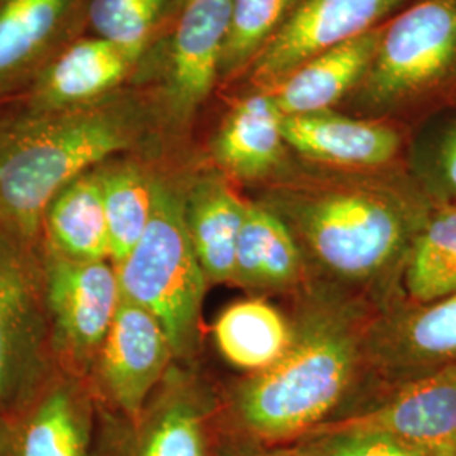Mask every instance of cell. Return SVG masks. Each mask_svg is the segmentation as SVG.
Segmentation results:
<instances>
[{"mask_svg":"<svg viewBox=\"0 0 456 456\" xmlns=\"http://www.w3.org/2000/svg\"><path fill=\"white\" fill-rule=\"evenodd\" d=\"M340 173L282 190L267 208L328 276L360 289L375 288L403 271L436 201L382 169Z\"/></svg>","mask_w":456,"mask_h":456,"instance_id":"6da1fadb","label":"cell"},{"mask_svg":"<svg viewBox=\"0 0 456 456\" xmlns=\"http://www.w3.org/2000/svg\"><path fill=\"white\" fill-rule=\"evenodd\" d=\"M142 132V107L114 94L83 107H26L0 118V230L39 248L53 198Z\"/></svg>","mask_w":456,"mask_h":456,"instance_id":"7a4b0ae2","label":"cell"},{"mask_svg":"<svg viewBox=\"0 0 456 456\" xmlns=\"http://www.w3.org/2000/svg\"><path fill=\"white\" fill-rule=\"evenodd\" d=\"M372 325L360 301L331 299L305 311L286 354L239 387L233 411L240 428L265 443L320 428L352 389Z\"/></svg>","mask_w":456,"mask_h":456,"instance_id":"3957f363","label":"cell"},{"mask_svg":"<svg viewBox=\"0 0 456 456\" xmlns=\"http://www.w3.org/2000/svg\"><path fill=\"white\" fill-rule=\"evenodd\" d=\"M115 269L122 297L163 325L176 355L193 354L208 281L186 230L184 201L163 183L156 181L144 235Z\"/></svg>","mask_w":456,"mask_h":456,"instance_id":"277c9868","label":"cell"},{"mask_svg":"<svg viewBox=\"0 0 456 456\" xmlns=\"http://www.w3.org/2000/svg\"><path fill=\"white\" fill-rule=\"evenodd\" d=\"M456 86V0H418L384 26L365 78L352 92L363 115L399 114Z\"/></svg>","mask_w":456,"mask_h":456,"instance_id":"5b68a950","label":"cell"},{"mask_svg":"<svg viewBox=\"0 0 456 456\" xmlns=\"http://www.w3.org/2000/svg\"><path fill=\"white\" fill-rule=\"evenodd\" d=\"M49 346L41 247L0 230V421L48 386Z\"/></svg>","mask_w":456,"mask_h":456,"instance_id":"8992f818","label":"cell"},{"mask_svg":"<svg viewBox=\"0 0 456 456\" xmlns=\"http://www.w3.org/2000/svg\"><path fill=\"white\" fill-rule=\"evenodd\" d=\"M41 265L51 346L71 362L97 360L122 301L117 269L109 261L69 259L45 244Z\"/></svg>","mask_w":456,"mask_h":456,"instance_id":"52a82bcc","label":"cell"},{"mask_svg":"<svg viewBox=\"0 0 456 456\" xmlns=\"http://www.w3.org/2000/svg\"><path fill=\"white\" fill-rule=\"evenodd\" d=\"M408 0H297L250 65V83L269 92L328 49L382 26Z\"/></svg>","mask_w":456,"mask_h":456,"instance_id":"ba28073f","label":"cell"},{"mask_svg":"<svg viewBox=\"0 0 456 456\" xmlns=\"http://www.w3.org/2000/svg\"><path fill=\"white\" fill-rule=\"evenodd\" d=\"M337 428L377 431L429 456H456V363L401 382L375 408Z\"/></svg>","mask_w":456,"mask_h":456,"instance_id":"9c48e42d","label":"cell"},{"mask_svg":"<svg viewBox=\"0 0 456 456\" xmlns=\"http://www.w3.org/2000/svg\"><path fill=\"white\" fill-rule=\"evenodd\" d=\"M173 354L163 325L151 313L122 297L97 362L105 395L129 423L142 418L147 399Z\"/></svg>","mask_w":456,"mask_h":456,"instance_id":"30bf717a","label":"cell"},{"mask_svg":"<svg viewBox=\"0 0 456 456\" xmlns=\"http://www.w3.org/2000/svg\"><path fill=\"white\" fill-rule=\"evenodd\" d=\"M233 0H183L169 48L167 100L180 120L195 114L220 75Z\"/></svg>","mask_w":456,"mask_h":456,"instance_id":"8fae6325","label":"cell"},{"mask_svg":"<svg viewBox=\"0 0 456 456\" xmlns=\"http://www.w3.org/2000/svg\"><path fill=\"white\" fill-rule=\"evenodd\" d=\"M282 134L288 147L303 158L340 171L384 169L403 142L399 131L387 124L333 110L284 117Z\"/></svg>","mask_w":456,"mask_h":456,"instance_id":"7c38bea8","label":"cell"},{"mask_svg":"<svg viewBox=\"0 0 456 456\" xmlns=\"http://www.w3.org/2000/svg\"><path fill=\"white\" fill-rule=\"evenodd\" d=\"M404 313L374 322L367 359L377 360L401 380L456 363V293Z\"/></svg>","mask_w":456,"mask_h":456,"instance_id":"4fadbf2b","label":"cell"},{"mask_svg":"<svg viewBox=\"0 0 456 456\" xmlns=\"http://www.w3.org/2000/svg\"><path fill=\"white\" fill-rule=\"evenodd\" d=\"M83 0H0V97L36 75L61 49Z\"/></svg>","mask_w":456,"mask_h":456,"instance_id":"5bb4252c","label":"cell"},{"mask_svg":"<svg viewBox=\"0 0 456 456\" xmlns=\"http://www.w3.org/2000/svg\"><path fill=\"white\" fill-rule=\"evenodd\" d=\"M135 61L102 37H90L60 49L36 75L28 109L63 110L95 103L114 94Z\"/></svg>","mask_w":456,"mask_h":456,"instance_id":"9a60e30c","label":"cell"},{"mask_svg":"<svg viewBox=\"0 0 456 456\" xmlns=\"http://www.w3.org/2000/svg\"><path fill=\"white\" fill-rule=\"evenodd\" d=\"M384 26L308 60L269 90L284 117L331 110L369 73Z\"/></svg>","mask_w":456,"mask_h":456,"instance_id":"2e32d148","label":"cell"},{"mask_svg":"<svg viewBox=\"0 0 456 456\" xmlns=\"http://www.w3.org/2000/svg\"><path fill=\"white\" fill-rule=\"evenodd\" d=\"M9 456H86L88 409L69 384L46 386L16 416L0 421Z\"/></svg>","mask_w":456,"mask_h":456,"instance_id":"e0dca14e","label":"cell"},{"mask_svg":"<svg viewBox=\"0 0 456 456\" xmlns=\"http://www.w3.org/2000/svg\"><path fill=\"white\" fill-rule=\"evenodd\" d=\"M284 115L269 92H257L233 105L213 142L218 164L240 180H264L286 158Z\"/></svg>","mask_w":456,"mask_h":456,"instance_id":"ac0fdd59","label":"cell"},{"mask_svg":"<svg viewBox=\"0 0 456 456\" xmlns=\"http://www.w3.org/2000/svg\"><path fill=\"white\" fill-rule=\"evenodd\" d=\"M305 269V254L291 228L267 207L247 203L232 282L252 291L294 286Z\"/></svg>","mask_w":456,"mask_h":456,"instance_id":"d6986e66","label":"cell"},{"mask_svg":"<svg viewBox=\"0 0 456 456\" xmlns=\"http://www.w3.org/2000/svg\"><path fill=\"white\" fill-rule=\"evenodd\" d=\"M244 203L225 181L198 183L184 201V222L208 282H232Z\"/></svg>","mask_w":456,"mask_h":456,"instance_id":"ffe728a7","label":"cell"},{"mask_svg":"<svg viewBox=\"0 0 456 456\" xmlns=\"http://www.w3.org/2000/svg\"><path fill=\"white\" fill-rule=\"evenodd\" d=\"M41 244L77 261H110L97 169L71 181L53 198L43 218Z\"/></svg>","mask_w":456,"mask_h":456,"instance_id":"44dd1931","label":"cell"},{"mask_svg":"<svg viewBox=\"0 0 456 456\" xmlns=\"http://www.w3.org/2000/svg\"><path fill=\"white\" fill-rule=\"evenodd\" d=\"M220 354L237 369L259 374L273 367L293 342V325L262 299L239 301L215 323Z\"/></svg>","mask_w":456,"mask_h":456,"instance_id":"7402d4cb","label":"cell"},{"mask_svg":"<svg viewBox=\"0 0 456 456\" xmlns=\"http://www.w3.org/2000/svg\"><path fill=\"white\" fill-rule=\"evenodd\" d=\"M404 289L418 305L456 293V207L436 203L403 264Z\"/></svg>","mask_w":456,"mask_h":456,"instance_id":"603a6c76","label":"cell"},{"mask_svg":"<svg viewBox=\"0 0 456 456\" xmlns=\"http://www.w3.org/2000/svg\"><path fill=\"white\" fill-rule=\"evenodd\" d=\"M98 183L109 228L110 261H124L144 235L152 207L156 181L131 163L98 167Z\"/></svg>","mask_w":456,"mask_h":456,"instance_id":"cb8c5ba5","label":"cell"},{"mask_svg":"<svg viewBox=\"0 0 456 456\" xmlns=\"http://www.w3.org/2000/svg\"><path fill=\"white\" fill-rule=\"evenodd\" d=\"M134 428L129 456H208L207 418L190 399L166 401Z\"/></svg>","mask_w":456,"mask_h":456,"instance_id":"d4e9b609","label":"cell"},{"mask_svg":"<svg viewBox=\"0 0 456 456\" xmlns=\"http://www.w3.org/2000/svg\"><path fill=\"white\" fill-rule=\"evenodd\" d=\"M297 0H233L220 75L240 73L259 56Z\"/></svg>","mask_w":456,"mask_h":456,"instance_id":"484cf974","label":"cell"},{"mask_svg":"<svg viewBox=\"0 0 456 456\" xmlns=\"http://www.w3.org/2000/svg\"><path fill=\"white\" fill-rule=\"evenodd\" d=\"M167 0H90L92 29L135 63L147 48Z\"/></svg>","mask_w":456,"mask_h":456,"instance_id":"4316f807","label":"cell"},{"mask_svg":"<svg viewBox=\"0 0 456 456\" xmlns=\"http://www.w3.org/2000/svg\"><path fill=\"white\" fill-rule=\"evenodd\" d=\"M284 456H429L377 431L323 424Z\"/></svg>","mask_w":456,"mask_h":456,"instance_id":"83f0119b","label":"cell"},{"mask_svg":"<svg viewBox=\"0 0 456 456\" xmlns=\"http://www.w3.org/2000/svg\"><path fill=\"white\" fill-rule=\"evenodd\" d=\"M433 175L443 193L456 198V126L446 131L438 144Z\"/></svg>","mask_w":456,"mask_h":456,"instance_id":"f1b7e54d","label":"cell"},{"mask_svg":"<svg viewBox=\"0 0 456 456\" xmlns=\"http://www.w3.org/2000/svg\"><path fill=\"white\" fill-rule=\"evenodd\" d=\"M262 456H284V453H279V455H262Z\"/></svg>","mask_w":456,"mask_h":456,"instance_id":"f546056e","label":"cell"}]
</instances>
